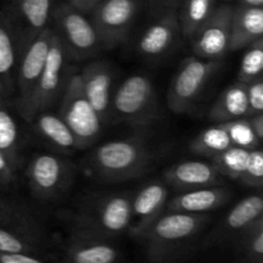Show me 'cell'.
Returning a JSON list of instances; mask_svg holds the SVG:
<instances>
[{
    "mask_svg": "<svg viewBox=\"0 0 263 263\" xmlns=\"http://www.w3.org/2000/svg\"><path fill=\"white\" fill-rule=\"evenodd\" d=\"M210 215L162 213L140 238L149 263H185L195 249Z\"/></svg>",
    "mask_w": 263,
    "mask_h": 263,
    "instance_id": "6da1fadb",
    "label": "cell"
},
{
    "mask_svg": "<svg viewBox=\"0 0 263 263\" xmlns=\"http://www.w3.org/2000/svg\"><path fill=\"white\" fill-rule=\"evenodd\" d=\"M131 195L104 193L86 198L79 208L67 213L69 238L115 241L131 225Z\"/></svg>",
    "mask_w": 263,
    "mask_h": 263,
    "instance_id": "7a4b0ae2",
    "label": "cell"
},
{
    "mask_svg": "<svg viewBox=\"0 0 263 263\" xmlns=\"http://www.w3.org/2000/svg\"><path fill=\"white\" fill-rule=\"evenodd\" d=\"M154 152L141 138H128L102 144L86 163L87 176L105 184L138 179L148 172Z\"/></svg>",
    "mask_w": 263,
    "mask_h": 263,
    "instance_id": "3957f363",
    "label": "cell"
},
{
    "mask_svg": "<svg viewBox=\"0 0 263 263\" xmlns=\"http://www.w3.org/2000/svg\"><path fill=\"white\" fill-rule=\"evenodd\" d=\"M50 239L37 216L14 202H0V252L48 256Z\"/></svg>",
    "mask_w": 263,
    "mask_h": 263,
    "instance_id": "277c9868",
    "label": "cell"
},
{
    "mask_svg": "<svg viewBox=\"0 0 263 263\" xmlns=\"http://www.w3.org/2000/svg\"><path fill=\"white\" fill-rule=\"evenodd\" d=\"M112 115L134 127H148L159 118L158 98L153 81L145 74H133L112 97Z\"/></svg>",
    "mask_w": 263,
    "mask_h": 263,
    "instance_id": "5b68a950",
    "label": "cell"
},
{
    "mask_svg": "<svg viewBox=\"0 0 263 263\" xmlns=\"http://www.w3.org/2000/svg\"><path fill=\"white\" fill-rule=\"evenodd\" d=\"M69 61L71 58L53 31L45 66L27 105L20 113L23 120L31 122L37 113L49 110L55 104L57 100L61 99L62 92L72 73Z\"/></svg>",
    "mask_w": 263,
    "mask_h": 263,
    "instance_id": "8992f818",
    "label": "cell"
},
{
    "mask_svg": "<svg viewBox=\"0 0 263 263\" xmlns=\"http://www.w3.org/2000/svg\"><path fill=\"white\" fill-rule=\"evenodd\" d=\"M51 22V28L59 37L71 61L91 58L102 49L90 18L68 2L54 7Z\"/></svg>",
    "mask_w": 263,
    "mask_h": 263,
    "instance_id": "52a82bcc",
    "label": "cell"
},
{
    "mask_svg": "<svg viewBox=\"0 0 263 263\" xmlns=\"http://www.w3.org/2000/svg\"><path fill=\"white\" fill-rule=\"evenodd\" d=\"M222 64V58H186L177 69L167 92V105L175 115L192 112L211 77Z\"/></svg>",
    "mask_w": 263,
    "mask_h": 263,
    "instance_id": "ba28073f",
    "label": "cell"
},
{
    "mask_svg": "<svg viewBox=\"0 0 263 263\" xmlns=\"http://www.w3.org/2000/svg\"><path fill=\"white\" fill-rule=\"evenodd\" d=\"M59 100V116L74 135L80 149L94 143L102 133L103 122L85 95L80 73H71Z\"/></svg>",
    "mask_w": 263,
    "mask_h": 263,
    "instance_id": "9c48e42d",
    "label": "cell"
},
{
    "mask_svg": "<svg viewBox=\"0 0 263 263\" xmlns=\"http://www.w3.org/2000/svg\"><path fill=\"white\" fill-rule=\"evenodd\" d=\"M73 176V166L51 153L35 154L27 168L28 185L41 199H54L63 194Z\"/></svg>",
    "mask_w": 263,
    "mask_h": 263,
    "instance_id": "30bf717a",
    "label": "cell"
},
{
    "mask_svg": "<svg viewBox=\"0 0 263 263\" xmlns=\"http://www.w3.org/2000/svg\"><path fill=\"white\" fill-rule=\"evenodd\" d=\"M136 9L135 0H103L90 12V21L102 48L113 49L125 40L133 26Z\"/></svg>",
    "mask_w": 263,
    "mask_h": 263,
    "instance_id": "8fae6325",
    "label": "cell"
},
{
    "mask_svg": "<svg viewBox=\"0 0 263 263\" xmlns=\"http://www.w3.org/2000/svg\"><path fill=\"white\" fill-rule=\"evenodd\" d=\"M53 28L49 26L23 48L15 77V108L22 112L39 81L50 48Z\"/></svg>",
    "mask_w": 263,
    "mask_h": 263,
    "instance_id": "7c38bea8",
    "label": "cell"
},
{
    "mask_svg": "<svg viewBox=\"0 0 263 263\" xmlns=\"http://www.w3.org/2000/svg\"><path fill=\"white\" fill-rule=\"evenodd\" d=\"M233 8L229 4L216 7L210 18L192 36L195 55L207 59L225 57L230 45Z\"/></svg>",
    "mask_w": 263,
    "mask_h": 263,
    "instance_id": "4fadbf2b",
    "label": "cell"
},
{
    "mask_svg": "<svg viewBox=\"0 0 263 263\" xmlns=\"http://www.w3.org/2000/svg\"><path fill=\"white\" fill-rule=\"evenodd\" d=\"M263 218V200L261 195H249L235 204L226 217L203 240L204 249L233 244L249 226Z\"/></svg>",
    "mask_w": 263,
    "mask_h": 263,
    "instance_id": "5bb4252c",
    "label": "cell"
},
{
    "mask_svg": "<svg viewBox=\"0 0 263 263\" xmlns=\"http://www.w3.org/2000/svg\"><path fill=\"white\" fill-rule=\"evenodd\" d=\"M168 195L164 182L154 181L141 187L131 198V225L128 234L133 238L140 240L152 223L166 212Z\"/></svg>",
    "mask_w": 263,
    "mask_h": 263,
    "instance_id": "9a60e30c",
    "label": "cell"
},
{
    "mask_svg": "<svg viewBox=\"0 0 263 263\" xmlns=\"http://www.w3.org/2000/svg\"><path fill=\"white\" fill-rule=\"evenodd\" d=\"M23 50L21 33L9 13L0 12V95L10 99L15 95V77Z\"/></svg>",
    "mask_w": 263,
    "mask_h": 263,
    "instance_id": "2e32d148",
    "label": "cell"
},
{
    "mask_svg": "<svg viewBox=\"0 0 263 263\" xmlns=\"http://www.w3.org/2000/svg\"><path fill=\"white\" fill-rule=\"evenodd\" d=\"M180 30L177 9H166L153 23L146 27L143 35L139 37V53L146 59H159L170 53L177 43Z\"/></svg>",
    "mask_w": 263,
    "mask_h": 263,
    "instance_id": "e0dca14e",
    "label": "cell"
},
{
    "mask_svg": "<svg viewBox=\"0 0 263 263\" xmlns=\"http://www.w3.org/2000/svg\"><path fill=\"white\" fill-rule=\"evenodd\" d=\"M84 92L103 123L112 116V69L105 62L95 61L79 72Z\"/></svg>",
    "mask_w": 263,
    "mask_h": 263,
    "instance_id": "ac0fdd59",
    "label": "cell"
},
{
    "mask_svg": "<svg viewBox=\"0 0 263 263\" xmlns=\"http://www.w3.org/2000/svg\"><path fill=\"white\" fill-rule=\"evenodd\" d=\"M54 0H13L9 15L21 33L23 48L50 26Z\"/></svg>",
    "mask_w": 263,
    "mask_h": 263,
    "instance_id": "d6986e66",
    "label": "cell"
},
{
    "mask_svg": "<svg viewBox=\"0 0 263 263\" xmlns=\"http://www.w3.org/2000/svg\"><path fill=\"white\" fill-rule=\"evenodd\" d=\"M164 184L179 190L222 185L223 176L216 170L212 162L184 161L168 167L163 174Z\"/></svg>",
    "mask_w": 263,
    "mask_h": 263,
    "instance_id": "ffe728a7",
    "label": "cell"
},
{
    "mask_svg": "<svg viewBox=\"0 0 263 263\" xmlns=\"http://www.w3.org/2000/svg\"><path fill=\"white\" fill-rule=\"evenodd\" d=\"M230 197L231 192L222 185L184 190L181 194L167 202L166 211L189 215H208L225 204Z\"/></svg>",
    "mask_w": 263,
    "mask_h": 263,
    "instance_id": "44dd1931",
    "label": "cell"
},
{
    "mask_svg": "<svg viewBox=\"0 0 263 263\" xmlns=\"http://www.w3.org/2000/svg\"><path fill=\"white\" fill-rule=\"evenodd\" d=\"M120 256L113 241L69 238L63 256L54 263H116Z\"/></svg>",
    "mask_w": 263,
    "mask_h": 263,
    "instance_id": "7402d4cb",
    "label": "cell"
},
{
    "mask_svg": "<svg viewBox=\"0 0 263 263\" xmlns=\"http://www.w3.org/2000/svg\"><path fill=\"white\" fill-rule=\"evenodd\" d=\"M263 9L258 7L240 5L233 8L231 35L229 51L246 49L254 41L262 39Z\"/></svg>",
    "mask_w": 263,
    "mask_h": 263,
    "instance_id": "603a6c76",
    "label": "cell"
},
{
    "mask_svg": "<svg viewBox=\"0 0 263 263\" xmlns=\"http://www.w3.org/2000/svg\"><path fill=\"white\" fill-rule=\"evenodd\" d=\"M248 100H247V85L236 81L226 87L215 104L211 107L208 117L215 123H223L238 118L248 117Z\"/></svg>",
    "mask_w": 263,
    "mask_h": 263,
    "instance_id": "cb8c5ba5",
    "label": "cell"
},
{
    "mask_svg": "<svg viewBox=\"0 0 263 263\" xmlns=\"http://www.w3.org/2000/svg\"><path fill=\"white\" fill-rule=\"evenodd\" d=\"M30 123H32L41 138L58 151L69 153L74 149H80L76 138L59 115L44 110L37 113Z\"/></svg>",
    "mask_w": 263,
    "mask_h": 263,
    "instance_id": "d4e9b609",
    "label": "cell"
},
{
    "mask_svg": "<svg viewBox=\"0 0 263 263\" xmlns=\"http://www.w3.org/2000/svg\"><path fill=\"white\" fill-rule=\"evenodd\" d=\"M5 98L0 95V151L14 167L20 166V131Z\"/></svg>",
    "mask_w": 263,
    "mask_h": 263,
    "instance_id": "484cf974",
    "label": "cell"
},
{
    "mask_svg": "<svg viewBox=\"0 0 263 263\" xmlns=\"http://www.w3.org/2000/svg\"><path fill=\"white\" fill-rule=\"evenodd\" d=\"M233 246L235 263H263V218L249 226Z\"/></svg>",
    "mask_w": 263,
    "mask_h": 263,
    "instance_id": "4316f807",
    "label": "cell"
},
{
    "mask_svg": "<svg viewBox=\"0 0 263 263\" xmlns=\"http://www.w3.org/2000/svg\"><path fill=\"white\" fill-rule=\"evenodd\" d=\"M215 8L216 0H182L181 9L177 12L182 35L192 39L200 26L210 18Z\"/></svg>",
    "mask_w": 263,
    "mask_h": 263,
    "instance_id": "83f0119b",
    "label": "cell"
},
{
    "mask_svg": "<svg viewBox=\"0 0 263 263\" xmlns=\"http://www.w3.org/2000/svg\"><path fill=\"white\" fill-rule=\"evenodd\" d=\"M230 146L231 141L221 123H216L200 131L190 143V149L193 153L208 157L211 159Z\"/></svg>",
    "mask_w": 263,
    "mask_h": 263,
    "instance_id": "f1b7e54d",
    "label": "cell"
},
{
    "mask_svg": "<svg viewBox=\"0 0 263 263\" xmlns=\"http://www.w3.org/2000/svg\"><path fill=\"white\" fill-rule=\"evenodd\" d=\"M249 152L251 151L248 149L231 145L222 153L213 157L212 164L220 172L221 176L240 181L244 170H246L247 161H248Z\"/></svg>",
    "mask_w": 263,
    "mask_h": 263,
    "instance_id": "f546056e",
    "label": "cell"
},
{
    "mask_svg": "<svg viewBox=\"0 0 263 263\" xmlns=\"http://www.w3.org/2000/svg\"><path fill=\"white\" fill-rule=\"evenodd\" d=\"M238 72V81L248 85L262 79L263 72V40L254 41L247 46Z\"/></svg>",
    "mask_w": 263,
    "mask_h": 263,
    "instance_id": "4dcf8cb0",
    "label": "cell"
},
{
    "mask_svg": "<svg viewBox=\"0 0 263 263\" xmlns=\"http://www.w3.org/2000/svg\"><path fill=\"white\" fill-rule=\"evenodd\" d=\"M228 133L229 139L231 141V145L240 146V148L248 149H257L261 144V140L257 138L256 133L252 128L249 123L248 117L238 118V120L228 121V122L221 123Z\"/></svg>",
    "mask_w": 263,
    "mask_h": 263,
    "instance_id": "1f68e13d",
    "label": "cell"
},
{
    "mask_svg": "<svg viewBox=\"0 0 263 263\" xmlns=\"http://www.w3.org/2000/svg\"><path fill=\"white\" fill-rule=\"evenodd\" d=\"M241 184L252 187H261L263 182V154L259 149L249 152L246 170L240 179Z\"/></svg>",
    "mask_w": 263,
    "mask_h": 263,
    "instance_id": "d6a6232c",
    "label": "cell"
},
{
    "mask_svg": "<svg viewBox=\"0 0 263 263\" xmlns=\"http://www.w3.org/2000/svg\"><path fill=\"white\" fill-rule=\"evenodd\" d=\"M247 100H248L249 116L263 112V80L247 85Z\"/></svg>",
    "mask_w": 263,
    "mask_h": 263,
    "instance_id": "836d02e7",
    "label": "cell"
},
{
    "mask_svg": "<svg viewBox=\"0 0 263 263\" xmlns=\"http://www.w3.org/2000/svg\"><path fill=\"white\" fill-rule=\"evenodd\" d=\"M0 263H54V261H51L49 256L0 252Z\"/></svg>",
    "mask_w": 263,
    "mask_h": 263,
    "instance_id": "e575fe53",
    "label": "cell"
},
{
    "mask_svg": "<svg viewBox=\"0 0 263 263\" xmlns=\"http://www.w3.org/2000/svg\"><path fill=\"white\" fill-rule=\"evenodd\" d=\"M17 167L7 158L4 153L0 151V185H10L15 180Z\"/></svg>",
    "mask_w": 263,
    "mask_h": 263,
    "instance_id": "d590c367",
    "label": "cell"
},
{
    "mask_svg": "<svg viewBox=\"0 0 263 263\" xmlns=\"http://www.w3.org/2000/svg\"><path fill=\"white\" fill-rule=\"evenodd\" d=\"M248 121L251 123L252 128L256 133L257 138L262 141L263 139V113H257V115L248 116Z\"/></svg>",
    "mask_w": 263,
    "mask_h": 263,
    "instance_id": "8d00e7d4",
    "label": "cell"
},
{
    "mask_svg": "<svg viewBox=\"0 0 263 263\" xmlns=\"http://www.w3.org/2000/svg\"><path fill=\"white\" fill-rule=\"evenodd\" d=\"M102 2H103V0H79V2H77L76 4L73 5V7L77 8L80 12L87 14V13L91 12V10L94 9V8Z\"/></svg>",
    "mask_w": 263,
    "mask_h": 263,
    "instance_id": "74e56055",
    "label": "cell"
},
{
    "mask_svg": "<svg viewBox=\"0 0 263 263\" xmlns=\"http://www.w3.org/2000/svg\"><path fill=\"white\" fill-rule=\"evenodd\" d=\"M152 2L164 9H171V8L177 9V5H179V0H152Z\"/></svg>",
    "mask_w": 263,
    "mask_h": 263,
    "instance_id": "f35d334b",
    "label": "cell"
},
{
    "mask_svg": "<svg viewBox=\"0 0 263 263\" xmlns=\"http://www.w3.org/2000/svg\"><path fill=\"white\" fill-rule=\"evenodd\" d=\"M239 4L246 7H258L262 8L263 0H239Z\"/></svg>",
    "mask_w": 263,
    "mask_h": 263,
    "instance_id": "ab89813d",
    "label": "cell"
},
{
    "mask_svg": "<svg viewBox=\"0 0 263 263\" xmlns=\"http://www.w3.org/2000/svg\"><path fill=\"white\" fill-rule=\"evenodd\" d=\"M67 2H68V3H69V4L74 5V4H76V3H77V2H79V0H67Z\"/></svg>",
    "mask_w": 263,
    "mask_h": 263,
    "instance_id": "60d3db41",
    "label": "cell"
},
{
    "mask_svg": "<svg viewBox=\"0 0 263 263\" xmlns=\"http://www.w3.org/2000/svg\"><path fill=\"white\" fill-rule=\"evenodd\" d=\"M225 2H231V0H225Z\"/></svg>",
    "mask_w": 263,
    "mask_h": 263,
    "instance_id": "b9f144b4",
    "label": "cell"
}]
</instances>
